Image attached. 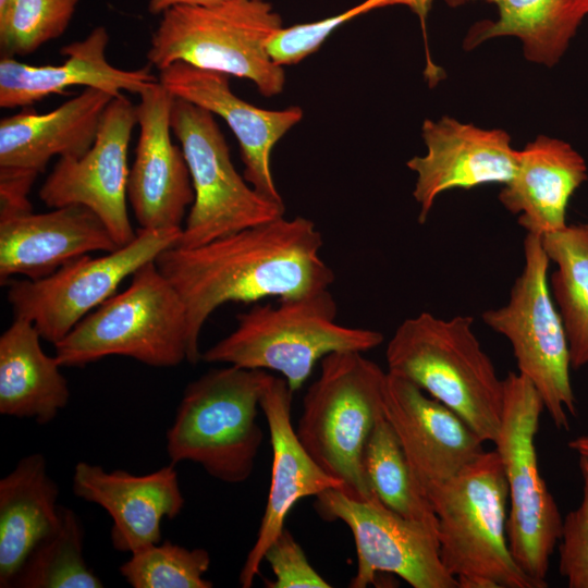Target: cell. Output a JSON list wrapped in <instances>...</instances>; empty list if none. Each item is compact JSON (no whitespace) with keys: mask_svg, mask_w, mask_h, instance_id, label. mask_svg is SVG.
<instances>
[{"mask_svg":"<svg viewBox=\"0 0 588 588\" xmlns=\"http://www.w3.org/2000/svg\"><path fill=\"white\" fill-rule=\"evenodd\" d=\"M542 237L555 265L550 291L566 333L571 367L588 365V223L567 224Z\"/></svg>","mask_w":588,"mask_h":588,"instance_id":"cell-28","label":"cell"},{"mask_svg":"<svg viewBox=\"0 0 588 588\" xmlns=\"http://www.w3.org/2000/svg\"><path fill=\"white\" fill-rule=\"evenodd\" d=\"M114 96L96 88L48 113L25 109L0 121V168L38 175L52 157H81L93 146L102 114Z\"/></svg>","mask_w":588,"mask_h":588,"instance_id":"cell-23","label":"cell"},{"mask_svg":"<svg viewBox=\"0 0 588 588\" xmlns=\"http://www.w3.org/2000/svg\"><path fill=\"white\" fill-rule=\"evenodd\" d=\"M230 75L174 62L159 71V82L174 96L221 117L233 131L244 162L245 180L262 196L284 204L274 184L270 156L274 145L303 119L299 107L257 108L230 88Z\"/></svg>","mask_w":588,"mask_h":588,"instance_id":"cell-18","label":"cell"},{"mask_svg":"<svg viewBox=\"0 0 588 588\" xmlns=\"http://www.w3.org/2000/svg\"><path fill=\"white\" fill-rule=\"evenodd\" d=\"M426 498L438 519L441 561L458 588H541L509 547V488L497 450L483 451Z\"/></svg>","mask_w":588,"mask_h":588,"instance_id":"cell-3","label":"cell"},{"mask_svg":"<svg viewBox=\"0 0 588 588\" xmlns=\"http://www.w3.org/2000/svg\"><path fill=\"white\" fill-rule=\"evenodd\" d=\"M13 0H0V17L4 16Z\"/></svg>","mask_w":588,"mask_h":588,"instance_id":"cell-40","label":"cell"},{"mask_svg":"<svg viewBox=\"0 0 588 588\" xmlns=\"http://www.w3.org/2000/svg\"><path fill=\"white\" fill-rule=\"evenodd\" d=\"M73 493L103 507L112 517L111 542L131 554L161 541V522L176 517L183 506L177 473L170 464L137 476L121 469L79 462L72 478Z\"/></svg>","mask_w":588,"mask_h":588,"instance_id":"cell-21","label":"cell"},{"mask_svg":"<svg viewBox=\"0 0 588 588\" xmlns=\"http://www.w3.org/2000/svg\"><path fill=\"white\" fill-rule=\"evenodd\" d=\"M264 561L273 572L268 588H330L331 585L311 566L303 548L284 528L268 548Z\"/></svg>","mask_w":588,"mask_h":588,"instance_id":"cell-35","label":"cell"},{"mask_svg":"<svg viewBox=\"0 0 588 588\" xmlns=\"http://www.w3.org/2000/svg\"><path fill=\"white\" fill-rule=\"evenodd\" d=\"M79 0H13L0 17L1 57L33 53L60 37L68 28Z\"/></svg>","mask_w":588,"mask_h":588,"instance_id":"cell-32","label":"cell"},{"mask_svg":"<svg viewBox=\"0 0 588 588\" xmlns=\"http://www.w3.org/2000/svg\"><path fill=\"white\" fill-rule=\"evenodd\" d=\"M170 123L194 188L177 247H196L284 216V204L262 196L238 174L210 111L174 97Z\"/></svg>","mask_w":588,"mask_h":588,"instance_id":"cell-11","label":"cell"},{"mask_svg":"<svg viewBox=\"0 0 588 588\" xmlns=\"http://www.w3.org/2000/svg\"><path fill=\"white\" fill-rule=\"evenodd\" d=\"M542 237L527 233L524 267L507 303L483 311L482 320L505 336L517 368L536 388L558 429H569L576 399L569 378L571 357L564 326L551 295Z\"/></svg>","mask_w":588,"mask_h":588,"instance_id":"cell-10","label":"cell"},{"mask_svg":"<svg viewBox=\"0 0 588 588\" xmlns=\"http://www.w3.org/2000/svg\"><path fill=\"white\" fill-rule=\"evenodd\" d=\"M109 34L103 26L94 28L87 37L63 46L66 60L59 65H30L14 58L0 60V107H28L52 94L72 86L96 88L119 96L122 91L139 95L159 81L150 65L123 70L106 58Z\"/></svg>","mask_w":588,"mask_h":588,"instance_id":"cell-22","label":"cell"},{"mask_svg":"<svg viewBox=\"0 0 588 588\" xmlns=\"http://www.w3.org/2000/svg\"><path fill=\"white\" fill-rule=\"evenodd\" d=\"M138 96L139 137L128 174V200L140 229L183 228L194 188L184 154L171 139L174 96L159 81Z\"/></svg>","mask_w":588,"mask_h":588,"instance_id":"cell-17","label":"cell"},{"mask_svg":"<svg viewBox=\"0 0 588 588\" xmlns=\"http://www.w3.org/2000/svg\"><path fill=\"white\" fill-rule=\"evenodd\" d=\"M33 322L14 317L0 336V413L50 422L69 402L68 381L56 356L40 346Z\"/></svg>","mask_w":588,"mask_h":588,"instance_id":"cell-26","label":"cell"},{"mask_svg":"<svg viewBox=\"0 0 588 588\" xmlns=\"http://www.w3.org/2000/svg\"><path fill=\"white\" fill-rule=\"evenodd\" d=\"M230 0H148V10L151 14H162L176 5L210 7Z\"/></svg>","mask_w":588,"mask_h":588,"instance_id":"cell-38","label":"cell"},{"mask_svg":"<svg viewBox=\"0 0 588 588\" xmlns=\"http://www.w3.org/2000/svg\"><path fill=\"white\" fill-rule=\"evenodd\" d=\"M431 1L432 0H369L373 10L395 4L406 5L419 17L424 29L426 28V20Z\"/></svg>","mask_w":588,"mask_h":588,"instance_id":"cell-37","label":"cell"},{"mask_svg":"<svg viewBox=\"0 0 588 588\" xmlns=\"http://www.w3.org/2000/svg\"><path fill=\"white\" fill-rule=\"evenodd\" d=\"M360 352H335L320 360L307 389L296 433L315 462L340 480L347 495L375 501L364 473V452L383 414L387 372Z\"/></svg>","mask_w":588,"mask_h":588,"instance_id":"cell-7","label":"cell"},{"mask_svg":"<svg viewBox=\"0 0 588 588\" xmlns=\"http://www.w3.org/2000/svg\"><path fill=\"white\" fill-rule=\"evenodd\" d=\"M59 488L45 457H23L0 480V587L12 583L36 544L59 524Z\"/></svg>","mask_w":588,"mask_h":588,"instance_id":"cell-25","label":"cell"},{"mask_svg":"<svg viewBox=\"0 0 588 588\" xmlns=\"http://www.w3.org/2000/svg\"><path fill=\"white\" fill-rule=\"evenodd\" d=\"M468 0H445L446 4L449 7H452V8H456V7H460V5H463L464 3H466Z\"/></svg>","mask_w":588,"mask_h":588,"instance_id":"cell-41","label":"cell"},{"mask_svg":"<svg viewBox=\"0 0 588 588\" xmlns=\"http://www.w3.org/2000/svg\"><path fill=\"white\" fill-rule=\"evenodd\" d=\"M363 464L369 488L388 509L409 519L438 523L384 413L377 420L367 441Z\"/></svg>","mask_w":588,"mask_h":588,"instance_id":"cell-29","label":"cell"},{"mask_svg":"<svg viewBox=\"0 0 588 588\" xmlns=\"http://www.w3.org/2000/svg\"><path fill=\"white\" fill-rule=\"evenodd\" d=\"M583 498L562 523L559 569L569 588H588V457L580 456Z\"/></svg>","mask_w":588,"mask_h":588,"instance_id":"cell-34","label":"cell"},{"mask_svg":"<svg viewBox=\"0 0 588 588\" xmlns=\"http://www.w3.org/2000/svg\"><path fill=\"white\" fill-rule=\"evenodd\" d=\"M293 393L283 378L271 376L260 399L272 449L271 481L255 543L240 573L243 588L253 586L268 548L285 528L286 516L297 501L328 489L345 490L299 441L291 420Z\"/></svg>","mask_w":588,"mask_h":588,"instance_id":"cell-19","label":"cell"},{"mask_svg":"<svg viewBox=\"0 0 588 588\" xmlns=\"http://www.w3.org/2000/svg\"><path fill=\"white\" fill-rule=\"evenodd\" d=\"M470 316L422 311L396 328L385 350L388 372L409 380L461 416L486 442L502 420L504 379L482 350Z\"/></svg>","mask_w":588,"mask_h":588,"instance_id":"cell-2","label":"cell"},{"mask_svg":"<svg viewBox=\"0 0 588 588\" xmlns=\"http://www.w3.org/2000/svg\"><path fill=\"white\" fill-rule=\"evenodd\" d=\"M136 105L123 94L107 106L90 149L81 157H61L41 185L39 198L49 208L82 205L105 223L119 247L131 243L136 233L127 208V150Z\"/></svg>","mask_w":588,"mask_h":588,"instance_id":"cell-14","label":"cell"},{"mask_svg":"<svg viewBox=\"0 0 588 588\" xmlns=\"http://www.w3.org/2000/svg\"><path fill=\"white\" fill-rule=\"evenodd\" d=\"M37 175L0 168V216L32 211L28 194Z\"/></svg>","mask_w":588,"mask_h":588,"instance_id":"cell-36","label":"cell"},{"mask_svg":"<svg viewBox=\"0 0 588 588\" xmlns=\"http://www.w3.org/2000/svg\"><path fill=\"white\" fill-rule=\"evenodd\" d=\"M62 367H84L119 355L152 367L189 363L186 311L155 261L142 266L111 296L54 344Z\"/></svg>","mask_w":588,"mask_h":588,"instance_id":"cell-8","label":"cell"},{"mask_svg":"<svg viewBox=\"0 0 588 588\" xmlns=\"http://www.w3.org/2000/svg\"><path fill=\"white\" fill-rule=\"evenodd\" d=\"M338 305L329 289L255 305L237 315V326L201 354L206 363L281 373L297 391L316 364L335 352L365 353L383 342L379 331L336 321Z\"/></svg>","mask_w":588,"mask_h":588,"instance_id":"cell-4","label":"cell"},{"mask_svg":"<svg viewBox=\"0 0 588 588\" xmlns=\"http://www.w3.org/2000/svg\"><path fill=\"white\" fill-rule=\"evenodd\" d=\"M372 11L367 0L336 15L310 23L281 27L269 40L268 52L280 66L294 65L316 52L334 29Z\"/></svg>","mask_w":588,"mask_h":588,"instance_id":"cell-33","label":"cell"},{"mask_svg":"<svg viewBox=\"0 0 588 588\" xmlns=\"http://www.w3.org/2000/svg\"><path fill=\"white\" fill-rule=\"evenodd\" d=\"M568 446L577 452L579 456L588 457V434L573 439L568 442Z\"/></svg>","mask_w":588,"mask_h":588,"instance_id":"cell-39","label":"cell"},{"mask_svg":"<svg viewBox=\"0 0 588 588\" xmlns=\"http://www.w3.org/2000/svg\"><path fill=\"white\" fill-rule=\"evenodd\" d=\"M182 230L139 228L131 243L105 256L85 255L40 280H9L7 298L14 317L33 322L41 339L56 344L113 296L125 278L176 246Z\"/></svg>","mask_w":588,"mask_h":588,"instance_id":"cell-12","label":"cell"},{"mask_svg":"<svg viewBox=\"0 0 588 588\" xmlns=\"http://www.w3.org/2000/svg\"><path fill=\"white\" fill-rule=\"evenodd\" d=\"M424 156L406 166L416 173L413 196L425 223L437 197L443 192L469 189L483 184H506L515 174L519 150L501 128H482L454 118L427 119L421 127Z\"/></svg>","mask_w":588,"mask_h":588,"instance_id":"cell-15","label":"cell"},{"mask_svg":"<svg viewBox=\"0 0 588 588\" xmlns=\"http://www.w3.org/2000/svg\"><path fill=\"white\" fill-rule=\"evenodd\" d=\"M281 27V16L265 0L176 5L161 14L146 57L159 71L181 61L246 78L272 97L283 90L285 74L267 46Z\"/></svg>","mask_w":588,"mask_h":588,"instance_id":"cell-5","label":"cell"},{"mask_svg":"<svg viewBox=\"0 0 588 588\" xmlns=\"http://www.w3.org/2000/svg\"><path fill=\"white\" fill-rule=\"evenodd\" d=\"M587 179L586 161L571 144L539 135L519 150L499 200L527 233L543 236L567 225L568 201Z\"/></svg>","mask_w":588,"mask_h":588,"instance_id":"cell-24","label":"cell"},{"mask_svg":"<svg viewBox=\"0 0 588 588\" xmlns=\"http://www.w3.org/2000/svg\"><path fill=\"white\" fill-rule=\"evenodd\" d=\"M383 413L425 497L485 451V441L454 411L388 371Z\"/></svg>","mask_w":588,"mask_h":588,"instance_id":"cell-16","label":"cell"},{"mask_svg":"<svg viewBox=\"0 0 588 588\" xmlns=\"http://www.w3.org/2000/svg\"><path fill=\"white\" fill-rule=\"evenodd\" d=\"M209 565L207 550L166 540L132 553L119 572L134 588H211L203 577Z\"/></svg>","mask_w":588,"mask_h":588,"instance_id":"cell-31","label":"cell"},{"mask_svg":"<svg viewBox=\"0 0 588 588\" xmlns=\"http://www.w3.org/2000/svg\"><path fill=\"white\" fill-rule=\"evenodd\" d=\"M271 376L228 365L188 383L167 433L171 464L187 461L220 481H246L264 440L256 418Z\"/></svg>","mask_w":588,"mask_h":588,"instance_id":"cell-6","label":"cell"},{"mask_svg":"<svg viewBox=\"0 0 588 588\" xmlns=\"http://www.w3.org/2000/svg\"><path fill=\"white\" fill-rule=\"evenodd\" d=\"M84 531L76 514L60 506L57 527L32 550L15 576L19 588H101L83 554Z\"/></svg>","mask_w":588,"mask_h":588,"instance_id":"cell-30","label":"cell"},{"mask_svg":"<svg viewBox=\"0 0 588 588\" xmlns=\"http://www.w3.org/2000/svg\"><path fill=\"white\" fill-rule=\"evenodd\" d=\"M118 248L101 219L82 205L0 216V282L16 274L40 280L91 252Z\"/></svg>","mask_w":588,"mask_h":588,"instance_id":"cell-20","label":"cell"},{"mask_svg":"<svg viewBox=\"0 0 588 588\" xmlns=\"http://www.w3.org/2000/svg\"><path fill=\"white\" fill-rule=\"evenodd\" d=\"M543 408L534 384L519 372H509L501 427L493 442L509 488L507 540L518 566L541 588L548 586L550 559L563 523L538 465L535 439Z\"/></svg>","mask_w":588,"mask_h":588,"instance_id":"cell-9","label":"cell"},{"mask_svg":"<svg viewBox=\"0 0 588 588\" xmlns=\"http://www.w3.org/2000/svg\"><path fill=\"white\" fill-rule=\"evenodd\" d=\"M483 1L497 7L498 19L475 24L465 38V48L513 36L520 40L527 60L549 68L559 63L588 16V0Z\"/></svg>","mask_w":588,"mask_h":588,"instance_id":"cell-27","label":"cell"},{"mask_svg":"<svg viewBox=\"0 0 588 588\" xmlns=\"http://www.w3.org/2000/svg\"><path fill=\"white\" fill-rule=\"evenodd\" d=\"M315 507L353 535L357 571L351 588L375 584L378 573L394 574L414 588H458L441 561L438 523L406 518L379 499L362 501L339 489L318 494Z\"/></svg>","mask_w":588,"mask_h":588,"instance_id":"cell-13","label":"cell"},{"mask_svg":"<svg viewBox=\"0 0 588 588\" xmlns=\"http://www.w3.org/2000/svg\"><path fill=\"white\" fill-rule=\"evenodd\" d=\"M322 244L310 219L281 216L196 247L163 250L155 262L185 307L189 363L201 359L200 331L221 305L329 289L334 273L320 256Z\"/></svg>","mask_w":588,"mask_h":588,"instance_id":"cell-1","label":"cell"}]
</instances>
